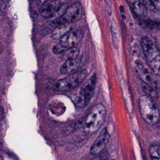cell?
<instances>
[{"instance_id": "13", "label": "cell", "mask_w": 160, "mask_h": 160, "mask_svg": "<svg viewBox=\"0 0 160 160\" xmlns=\"http://www.w3.org/2000/svg\"><path fill=\"white\" fill-rule=\"evenodd\" d=\"M131 4L134 13L139 17H144L147 15V8L141 1H131Z\"/></svg>"}, {"instance_id": "2", "label": "cell", "mask_w": 160, "mask_h": 160, "mask_svg": "<svg viewBox=\"0 0 160 160\" xmlns=\"http://www.w3.org/2000/svg\"><path fill=\"white\" fill-rule=\"evenodd\" d=\"M141 45L148 67L152 72L160 77V52L158 47L147 37L141 39Z\"/></svg>"}, {"instance_id": "7", "label": "cell", "mask_w": 160, "mask_h": 160, "mask_svg": "<svg viewBox=\"0 0 160 160\" xmlns=\"http://www.w3.org/2000/svg\"><path fill=\"white\" fill-rule=\"evenodd\" d=\"M110 134L107 129H104L101 132L98 137L96 139L92 146L90 147V154L94 156L99 155L104 150L109 142Z\"/></svg>"}, {"instance_id": "23", "label": "cell", "mask_w": 160, "mask_h": 160, "mask_svg": "<svg viewBox=\"0 0 160 160\" xmlns=\"http://www.w3.org/2000/svg\"><path fill=\"white\" fill-rule=\"evenodd\" d=\"M151 16L155 18L160 20V9L152 11L151 12Z\"/></svg>"}, {"instance_id": "9", "label": "cell", "mask_w": 160, "mask_h": 160, "mask_svg": "<svg viewBox=\"0 0 160 160\" xmlns=\"http://www.w3.org/2000/svg\"><path fill=\"white\" fill-rule=\"evenodd\" d=\"M137 73L144 83L153 87L156 84L154 73L148 67L143 64H139L136 68Z\"/></svg>"}, {"instance_id": "4", "label": "cell", "mask_w": 160, "mask_h": 160, "mask_svg": "<svg viewBox=\"0 0 160 160\" xmlns=\"http://www.w3.org/2000/svg\"><path fill=\"white\" fill-rule=\"evenodd\" d=\"M97 75L94 73L88 80L72 97L74 104L78 108L85 107L93 97L97 82Z\"/></svg>"}, {"instance_id": "15", "label": "cell", "mask_w": 160, "mask_h": 160, "mask_svg": "<svg viewBox=\"0 0 160 160\" xmlns=\"http://www.w3.org/2000/svg\"><path fill=\"white\" fill-rule=\"evenodd\" d=\"M149 153L151 160H160V145H151L149 147Z\"/></svg>"}, {"instance_id": "18", "label": "cell", "mask_w": 160, "mask_h": 160, "mask_svg": "<svg viewBox=\"0 0 160 160\" xmlns=\"http://www.w3.org/2000/svg\"><path fill=\"white\" fill-rule=\"evenodd\" d=\"M142 89L144 92L147 94V95L149 96L150 97H156L158 95V93L154 90L151 86H149L148 85L144 83L142 85Z\"/></svg>"}, {"instance_id": "17", "label": "cell", "mask_w": 160, "mask_h": 160, "mask_svg": "<svg viewBox=\"0 0 160 160\" xmlns=\"http://www.w3.org/2000/svg\"><path fill=\"white\" fill-rule=\"evenodd\" d=\"M142 3L147 8L152 11L160 9V1H144Z\"/></svg>"}, {"instance_id": "3", "label": "cell", "mask_w": 160, "mask_h": 160, "mask_svg": "<svg viewBox=\"0 0 160 160\" xmlns=\"http://www.w3.org/2000/svg\"><path fill=\"white\" fill-rule=\"evenodd\" d=\"M106 109L103 104L98 103L93 107L88 115L84 124V131L87 134L97 132L101 127L105 119Z\"/></svg>"}, {"instance_id": "21", "label": "cell", "mask_w": 160, "mask_h": 160, "mask_svg": "<svg viewBox=\"0 0 160 160\" xmlns=\"http://www.w3.org/2000/svg\"><path fill=\"white\" fill-rule=\"evenodd\" d=\"M8 2L6 1H0V14L4 15L7 11Z\"/></svg>"}, {"instance_id": "8", "label": "cell", "mask_w": 160, "mask_h": 160, "mask_svg": "<svg viewBox=\"0 0 160 160\" xmlns=\"http://www.w3.org/2000/svg\"><path fill=\"white\" fill-rule=\"evenodd\" d=\"M83 37V34L78 29L72 30L61 39L60 44L66 48L70 49L76 47L80 43Z\"/></svg>"}, {"instance_id": "24", "label": "cell", "mask_w": 160, "mask_h": 160, "mask_svg": "<svg viewBox=\"0 0 160 160\" xmlns=\"http://www.w3.org/2000/svg\"><path fill=\"white\" fill-rule=\"evenodd\" d=\"M51 29H50V28H45V29H43V30H42V34H49V33H50V32Z\"/></svg>"}, {"instance_id": "10", "label": "cell", "mask_w": 160, "mask_h": 160, "mask_svg": "<svg viewBox=\"0 0 160 160\" xmlns=\"http://www.w3.org/2000/svg\"><path fill=\"white\" fill-rule=\"evenodd\" d=\"M62 6V3L60 1H47L40 8L39 12L42 17L50 18L58 12Z\"/></svg>"}, {"instance_id": "25", "label": "cell", "mask_w": 160, "mask_h": 160, "mask_svg": "<svg viewBox=\"0 0 160 160\" xmlns=\"http://www.w3.org/2000/svg\"><path fill=\"white\" fill-rule=\"evenodd\" d=\"M108 160H114V159H109Z\"/></svg>"}, {"instance_id": "5", "label": "cell", "mask_w": 160, "mask_h": 160, "mask_svg": "<svg viewBox=\"0 0 160 160\" xmlns=\"http://www.w3.org/2000/svg\"><path fill=\"white\" fill-rule=\"evenodd\" d=\"M88 75L87 70L83 69L56 82L53 86L54 91L63 92L71 90L82 82Z\"/></svg>"}, {"instance_id": "22", "label": "cell", "mask_w": 160, "mask_h": 160, "mask_svg": "<svg viewBox=\"0 0 160 160\" xmlns=\"http://www.w3.org/2000/svg\"><path fill=\"white\" fill-rule=\"evenodd\" d=\"M158 22H154L153 21L148 22L145 21V22L144 23L145 26H146L148 28H153V29H158V28H160V23H157Z\"/></svg>"}, {"instance_id": "12", "label": "cell", "mask_w": 160, "mask_h": 160, "mask_svg": "<svg viewBox=\"0 0 160 160\" xmlns=\"http://www.w3.org/2000/svg\"><path fill=\"white\" fill-rule=\"evenodd\" d=\"M80 59L66 61L60 68V72L63 74H68L77 70L81 65Z\"/></svg>"}, {"instance_id": "14", "label": "cell", "mask_w": 160, "mask_h": 160, "mask_svg": "<svg viewBox=\"0 0 160 160\" xmlns=\"http://www.w3.org/2000/svg\"><path fill=\"white\" fill-rule=\"evenodd\" d=\"M79 53V49L77 47H73L67 49L62 54L61 58L62 60L65 61L75 60L78 59Z\"/></svg>"}, {"instance_id": "19", "label": "cell", "mask_w": 160, "mask_h": 160, "mask_svg": "<svg viewBox=\"0 0 160 160\" xmlns=\"http://www.w3.org/2000/svg\"><path fill=\"white\" fill-rule=\"evenodd\" d=\"M109 157V155L107 151H103L91 160H108Z\"/></svg>"}, {"instance_id": "6", "label": "cell", "mask_w": 160, "mask_h": 160, "mask_svg": "<svg viewBox=\"0 0 160 160\" xmlns=\"http://www.w3.org/2000/svg\"><path fill=\"white\" fill-rule=\"evenodd\" d=\"M82 13V7L79 3L70 6L64 13L59 18L53 20L51 25L57 27L66 23H75L81 18Z\"/></svg>"}, {"instance_id": "11", "label": "cell", "mask_w": 160, "mask_h": 160, "mask_svg": "<svg viewBox=\"0 0 160 160\" xmlns=\"http://www.w3.org/2000/svg\"><path fill=\"white\" fill-rule=\"evenodd\" d=\"M75 26V23H66L56 27L52 33V39L54 40L62 39L63 37L73 30Z\"/></svg>"}, {"instance_id": "1", "label": "cell", "mask_w": 160, "mask_h": 160, "mask_svg": "<svg viewBox=\"0 0 160 160\" xmlns=\"http://www.w3.org/2000/svg\"><path fill=\"white\" fill-rule=\"evenodd\" d=\"M138 103L144 120L151 126L158 124L160 119L159 109L153 98L147 95H142L139 97Z\"/></svg>"}, {"instance_id": "16", "label": "cell", "mask_w": 160, "mask_h": 160, "mask_svg": "<svg viewBox=\"0 0 160 160\" xmlns=\"http://www.w3.org/2000/svg\"><path fill=\"white\" fill-rule=\"evenodd\" d=\"M112 32L114 45L115 48H117L119 42V34L117 25L114 20H113L112 22Z\"/></svg>"}, {"instance_id": "20", "label": "cell", "mask_w": 160, "mask_h": 160, "mask_svg": "<svg viewBox=\"0 0 160 160\" xmlns=\"http://www.w3.org/2000/svg\"><path fill=\"white\" fill-rule=\"evenodd\" d=\"M67 49L66 48L63 47L62 45L60 44L59 45H56L53 47V49H52V52L55 54H61L63 53Z\"/></svg>"}]
</instances>
